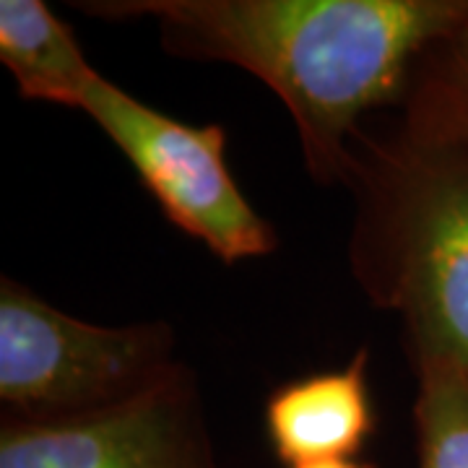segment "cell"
<instances>
[{
  "mask_svg": "<svg viewBox=\"0 0 468 468\" xmlns=\"http://www.w3.org/2000/svg\"><path fill=\"white\" fill-rule=\"evenodd\" d=\"M86 16L149 18L177 58L229 63L284 101L320 185H346L362 120L403 107L427 52L468 16V0H97Z\"/></svg>",
  "mask_w": 468,
  "mask_h": 468,
  "instance_id": "obj_1",
  "label": "cell"
},
{
  "mask_svg": "<svg viewBox=\"0 0 468 468\" xmlns=\"http://www.w3.org/2000/svg\"><path fill=\"white\" fill-rule=\"evenodd\" d=\"M349 190L351 273L401 318L411 367H468V135L403 112L385 135L365 133Z\"/></svg>",
  "mask_w": 468,
  "mask_h": 468,
  "instance_id": "obj_2",
  "label": "cell"
},
{
  "mask_svg": "<svg viewBox=\"0 0 468 468\" xmlns=\"http://www.w3.org/2000/svg\"><path fill=\"white\" fill-rule=\"evenodd\" d=\"M165 320L97 325L0 279L3 419L63 421L115 409L180 367Z\"/></svg>",
  "mask_w": 468,
  "mask_h": 468,
  "instance_id": "obj_3",
  "label": "cell"
},
{
  "mask_svg": "<svg viewBox=\"0 0 468 468\" xmlns=\"http://www.w3.org/2000/svg\"><path fill=\"white\" fill-rule=\"evenodd\" d=\"M81 112L122 151L169 224L221 263L266 258L279 248L273 227L234 183L221 125H187L104 76L86 91Z\"/></svg>",
  "mask_w": 468,
  "mask_h": 468,
  "instance_id": "obj_4",
  "label": "cell"
},
{
  "mask_svg": "<svg viewBox=\"0 0 468 468\" xmlns=\"http://www.w3.org/2000/svg\"><path fill=\"white\" fill-rule=\"evenodd\" d=\"M0 468H221L201 388L180 365L115 409L63 421H0Z\"/></svg>",
  "mask_w": 468,
  "mask_h": 468,
  "instance_id": "obj_5",
  "label": "cell"
},
{
  "mask_svg": "<svg viewBox=\"0 0 468 468\" xmlns=\"http://www.w3.org/2000/svg\"><path fill=\"white\" fill-rule=\"evenodd\" d=\"M263 427L273 455L289 468L356 458L375 432L367 346L344 367L279 385L263 406Z\"/></svg>",
  "mask_w": 468,
  "mask_h": 468,
  "instance_id": "obj_6",
  "label": "cell"
},
{
  "mask_svg": "<svg viewBox=\"0 0 468 468\" xmlns=\"http://www.w3.org/2000/svg\"><path fill=\"white\" fill-rule=\"evenodd\" d=\"M0 60L24 100L76 110L101 76L70 27L42 0H0Z\"/></svg>",
  "mask_w": 468,
  "mask_h": 468,
  "instance_id": "obj_7",
  "label": "cell"
},
{
  "mask_svg": "<svg viewBox=\"0 0 468 468\" xmlns=\"http://www.w3.org/2000/svg\"><path fill=\"white\" fill-rule=\"evenodd\" d=\"M414 372L417 468H468V367L430 359Z\"/></svg>",
  "mask_w": 468,
  "mask_h": 468,
  "instance_id": "obj_8",
  "label": "cell"
},
{
  "mask_svg": "<svg viewBox=\"0 0 468 468\" xmlns=\"http://www.w3.org/2000/svg\"><path fill=\"white\" fill-rule=\"evenodd\" d=\"M401 110L468 135V16L427 52Z\"/></svg>",
  "mask_w": 468,
  "mask_h": 468,
  "instance_id": "obj_9",
  "label": "cell"
},
{
  "mask_svg": "<svg viewBox=\"0 0 468 468\" xmlns=\"http://www.w3.org/2000/svg\"><path fill=\"white\" fill-rule=\"evenodd\" d=\"M292 468H378L369 461H359V458H341V461H320V463H304V466Z\"/></svg>",
  "mask_w": 468,
  "mask_h": 468,
  "instance_id": "obj_10",
  "label": "cell"
}]
</instances>
